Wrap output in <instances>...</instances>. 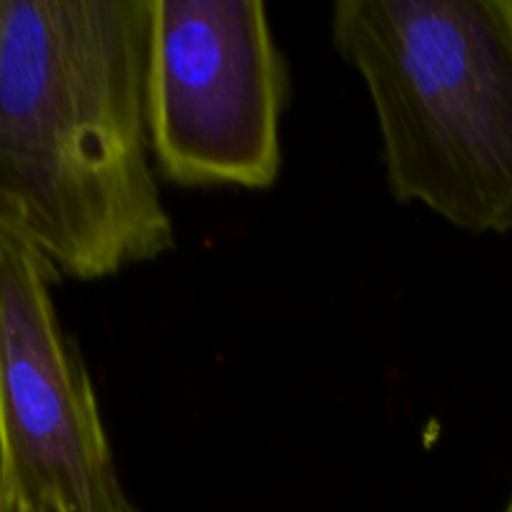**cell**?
Returning a JSON list of instances; mask_svg holds the SVG:
<instances>
[{
  "instance_id": "cell-1",
  "label": "cell",
  "mask_w": 512,
  "mask_h": 512,
  "mask_svg": "<svg viewBox=\"0 0 512 512\" xmlns=\"http://www.w3.org/2000/svg\"><path fill=\"white\" fill-rule=\"evenodd\" d=\"M150 0H0V220L58 275L175 245L145 120Z\"/></svg>"
},
{
  "instance_id": "cell-2",
  "label": "cell",
  "mask_w": 512,
  "mask_h": 512,
  "mask_svg": "<svg viewBox=\"0 0 512 512\" xmlns=\"http://www.w3.org/2000/svg\"><path fill=\"white\" fill-rule=\"evenodd\" d=\"M393 195L468 233L512 230V0H338Z\"/></svg>"
},
{
  "instance_id": "cell-3",
  "label": "cell",
  "mask_w": 512,
  "mask_h": 512,
  "mask_svg": "<svg viewBox=\"0 0 512 512\" xmlns=\"http://www.w3.org/2000/svg\"><path fill=\"white\" fill-rule=\"evenodd\" d=\"M285 100L288 70L260 0H150L145 120L165 178L270 188Z\"/></svg>"
},
{
  "instance_id": "cell-4",
  "label": "cell",
  "mask_w": 512,
  "mask_h": 512,
  "mask_svg": "<svg viewBox=\"0 0 512 512\" xmlns=\"http://www.w3.org/2000/svg\"><path fill=\"white\" fill-rule=\"evenodd\" d=\"M55 280L28 240L0 235V512H138Z\"/></svg>"
},
{
  "instance_id": "cell-5",
  "label": "cell",
  "mask_w": 512,
  "mask_h": 512,
  "mask_svg": "<svg viewBox=\"0 0 512 512\" xmlns=\"http://www.w3.org/2000/svg\"><path fill=\"white\" fill-rule=\"evenodd\" d=\"M8 230H10V228H8V225H5V223H3V220H0V235H3V233H8Z\"/></svg>"
},
{
  "instance_id": "cell-6",
  "label": "cell",
  "mask_w": 512,
  "mask_h": 512,
  "mask_svg": "<svg viewBox=\"0 0 512 512\" xmlns=\"http://www.w3.org/2000/svg\"><path fill=\"white\" fill-rule=\"evenodd\" d=\"M15 512H40V510H15Z\"/></svg>"
}]
</instances>
